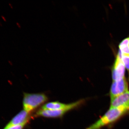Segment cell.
Masks as SVG:
<instances>
[{"label": "cell", "instance_id": "cell-1", "mask_svg": "<svg viewBox=\"0 0 129 129\" xmlns=\"http://www.w3.org/2000/svg\"><path fill=\"white\" fill-rule=\"evenodd\" d=\"M129 114V108L110 107L102 117L86 129H102L114 123L123 117Z\"/></svg>", "mask_w": 129, "mask_h": 129}, {"label": "cell", "instance_id": "cell-10", "mask_svg": "<svg viewBox=\"0 0 129 129\" xmlns=\"http://www.w3.org/2000/svg\"><path fill=\"white\" fill-rule=\"evenodd\" d=\"M26 124L8 126L6 125L3 129H23Z\"/></svg>", "mask_w": 129, "mask_h": 129}, {"label": "cell", "instance_id": "cell-14", "mask_svg": "<svg viewBox=\"0 0 129 129\" xmlns=\"http://www.w3.org/2000/svg\"><path fill=\"white\" fill-rule=\"evenodd\" d=\"M9 6H10V7H11V8L12 9H13V7L12 5L11 4V3H9Z\"/></svg>", "mask_w": 129, "mask_h": 129}, {"label": "cell", "instance_id": "cell-16", "mask_svg": "<svg viewBox=\"0 0 129 129\" xmlns=\"http://www.w3.org/2000/svg\"><path fill=\"white\" fill-rule=\"evenodd\" d=\"M129 38V37H128Z\"/></svg>", "mask_w": 129, "mask_h": 129}, {"label": "cell", "instance_id": "cell-9", "mask_svg": "<svg viewBox=\"0 0 129 129\" xmlns=\"http://www.w3.org/2000/svg\"><path fill=\"white\" fill-rule=\"evenodd\" d=\"M121 58L124 64L125 68L128 71L129 80V55H122Z\"/></svg>", "mask_w": 129, "mask_h": 129}, {"label": "cell", "instance_id": "cell-3", "mask_svg": "<svg viewBox=\"0 0 129 129\" xmlns=\"http://www.w3.org/2000/svg\"><path fill=\"white\" fill-rule=\"evenodd\" d=\"M84 102V99L70 103L64 104L59 102H52L44 104L42 107L41 109L43 110H58L68 109L71 110L78 108L81 106Z\"/></svg>", "mask_w": 129, "mask_h": 129}, {"label": "cell", "instance_id": "cell-12", "mask_svg": "<svg viewBox=\"0 0 129 129\" xmlns=\"http://www.w3.org/2000/svg\"><path fill=\"white\" fill-rule=\"evenodd\" d=\"M8 62L9 64H11V65H13V63L12 62V61H11L10 60H8Z\"/></svg>", "mask_w": 129, "mask_h": 129}, {"label": "cell", "instance_id": "cell-15", "mask_svg": "<svg viewBox=\"0 0 129 129\" xmlns=\"http://www.w3.org/2000/svg\"><path fill=\"white\" fill-rule=\"evenodd\" d=\"M0 25H1V26H2V24L1 22H0Z\"/></svg>", "mask_w": 129, "mask_h": 129}, {"label": "cell", "instance_id": "cell-4", "mask_svg": "<svg viewBox=\"0 0 129 129\" xmlns=\"http://www.w3.org/2000/svg\"><path fill=\"white\" fill-rule=\"evenodd\" d=\"M128 91V84L125 77L113 81L109 91L111 99H113Z\"/></svg>", "mask_w": 129, "mask_h": 129}, {"label": "cell", "instance_id": "cell-11", "mask_svg": "<svg viewBox=\"0 0 129 129\" xmlns=\"http://www.w3.org/2000/svg\"><path fill=\"white\" fill-rule=\"evenodd\" d=\"M1 17L3 19L4 21H5V22L7 21L6 19V18H5L4 16L2 15Z\"/></svg>", "mask_w": 129, "mask_h": 129}, {"label": "cell", "instance_id": "cell-7", "mask_svg": "<svg viewBox=\"0 0 129 129\" xmlns=\"http://www.w3.org/2000/svg\"><path fill=\"white\" fill-rule=\"evenodd\" d=\"M125 107L129 108V91L111 99L110 107Z\"/></svg>", "mask_w": 129, "mask_h": 129}, {"label": "cell", "instance_id": "cell-6", "mask_svg": "<svg viewBox=\"0 0 129 129\" xmlns=\"http://www.w3.org/2000/svg\"><path fill=\"white\" fill-rule=\"evenodd\" d=\"M32 118L30 113L23 110L12 119L7 124L8 126L27 124Z\"/></svg>", "mask_w": 129, "mask_h": 129}, {"label": "cell", "instance_id": "cell-13", "mask_svg": "<svg viewBox=\"0 0 129 129\" xmlns=\"http://www.w3.org/2000/svg\"><path fill=\"white\" fill-rule=\"evenodd\" d=\"M16 24H17V26H18L19 27L21 28V25H20V24H19V23L18 22L16 23Z\"/></svg>", "mask_w": 129, "mask_h": 129}, {"label": "cell", "instance_id": "cell-5", "mask_svg": "<svg viewBox=\"0 0 129 129\" xmlns=\"http://www.w3.org/2000/svg\"><path fill=\"white\" fill-rule=\"evenodd\" d=\"M122 54L119 51L117 55L112 68V78L113 81L123 78L125 77V67L121 58Z\"/></svg>", "mask_w": 129, "mask_h": 129}, {"label": "cell", "instance_id": "cell-8", "mask_svg": "<svg viewBox=\"0 0 129 129\" xmlns=\"http://www.w3.org/2000/svg\"><path fill=\"white\" fill-rule=\"evenodd\" d=\"M119 51L122 55H129V38L123 40L119 45Z\"/></svg>", "mask_w": 129, "mask_h": 129}, {"label": "cell", "instance_id": "cell-2", "mask_svg": "<svg viewBox=\"0 0 129 129\" xmlns=\"http://www.w3.org/2000/svg\"><path fill=\"white\" fill-rule=\"evenodd\" d=\"M48 100V97L44 93L30 94L24 92L23 101V109L30 113Z\"/></svg>", "mask_w": 129, "mask_h": 129}]
</instances>
